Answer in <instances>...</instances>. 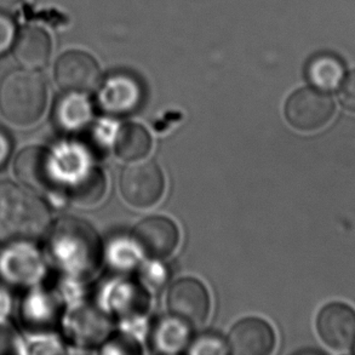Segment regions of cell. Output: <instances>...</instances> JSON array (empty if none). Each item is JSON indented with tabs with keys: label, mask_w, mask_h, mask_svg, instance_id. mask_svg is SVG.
<instances>
[{
	"label": "cell",
	"mask_w": 355,
	"mask_h": 355,
	"mask_svg": "<svg viewBox=\"0 0 355 355\" xmlns=\"http://www.w3.org/2000/svg\"><path fill=\"white\" fill-rule=\"evenodd\" d=\"M317 331L334 351H349L355 346L354 309L346 303H329L318 314Z\"/></svg>",
	"instance_id": "7"
},
{
	"label": "cell",
	"mask_w": 355,
	"mask_h": 355,
	"mask_svg": "<svg viewBox=\"0 0 355 355\" xmlns=\"http://www.w3.org/2000/svg\"><path fill=\"white\" fill-rule=\"evenodd\" d=\"M51 214L42 198L11 182H0V240L27 241L46 234Z\"/></svg>",
	"instance_id": "1"
},
{
	"label": "cell",
	"mask_w": 355,
	"mask_h": 355,
	"mask_svg": "<svg viewBox=\"0 0 355 355\" xmlns=\"http://www.w3.org/2000/svg\"><path fill=\"white\" fill-rule=\"evenodd\" d=\"M92 114V107L87 98L79 92H67L60 98L55 116L64 129H77L85 124Z\"/></svg>",
	"instance_id": "16"
},
{
	"label": "cell",
	"mask_w": 355,
	"mask_h": 355,
	"mask_svg": "<svg viewBox=\"0 0 355 355\" xmlns=\"http://www.w3.org/2000/svg\"><path fill=\"white\" fill-rule=\"evenodd\" d=\"M168 308L189 327H202L210 315V295L197 279H181L168 290Z\"/></svg>",
	"instance_id": "5"
},
{
	"label": "cell",
	"mask_w": 355,
	"mask_h": 355,
	"mask_svg": "<svg viewBox=\"0 0 355 355\" xmlns=\"http://www.w3.org/2000/svg\"><path fill=\"white\" fill-rule=\"evenodd\" d=\"M46 102V83L34 69L14 71L0 83V112L11 124L28 126L37 123Z\"/></svg>",
	"instance_id": "2"
},
{
	"label": "cell",
	"mask_w": 355,
	"mask_h": 355,
	"mask_svg": "<svg viewBox=\"0 0 355 355\" xmlns=\"http://www.w3.org/2000/svg\"><path fill=\"white\" fill-rule=\"evenodd\" d=\"M119 188L125 202L139 209H148L163 197L165 178L162 168L152 160H139L123 168Z\"/></svg>",
	"instance_id": "3"
},
{
	"label": "cell",
	"mask_w": 355,
	"mask_h": 355,
	"mask_svg": "<svg viewBox=\"0 0 355 355\" xmlns=\"http://www.w3.org/2000/svg\"><path fill=\"white\" fill-rule=\"evenodd\" d=\"M16 40V24L14 19L0 11V56L9 51Z\"/></svg>",
	"instance_id": "20"
},
{
	"label": "cell",
	"mask_w": 355,
	"mask_h": 355,
	"mask_svg": "<svg viewBox=\"0 0 355 355\" xmlns=\"http://www.w3.org/2000/svg\"><path fill=\"white\" fill-rule=\"evenodd\" d=\"M55 80L66 92L87 94L101 85V69L90 53L72 50L58 58Z\"/></svg>",
	"instance_id": "6"
},
{
	"label": "cell",
	"mask_w": 355,
	"mask_h": 355,
	"mask_svg": "<svg viewBox=\"0 0 355 355\" xmlns=\"http://www.w3.org/2000/svg\"><path fill=\"white\" fill-rule=\"evenodd\" d=\"M106 191V180L100 170H92L69 187V197L79 205H95Z\"/></svg>",
	"instance_id": "18"
},
{
	"label": "cell",
	"mask_w": 355,
	"mask_h": 355,
	"mask_svg": "<svg viewBox=\"0 0 355 355\" xmlns=\"http://www.w3.org/2000/svg\"><path fill=\"white\" fill-rule=\"evenodd\" d=\"M186 322L178 318L164 319L154 334V343L158 351L176 353L187 347L189 330Z\"/></svg>",
	"instance_id": "17"
},
{
	"label": "cell",
	"mask_w": 355,
	"mask_h": 355,
	"mask_svg": "<svg viewBox=\"0 0 355 355\" xmlns=\"http://www.w3.org/2000/svg\"><path fill=\"white\" fill-rule=\"evenodd\" d=\"M192 354H225L228 353V346L221 337L211 334H205L193 342L189 349Z\"/></svg>",
	"instance_id": "19"
},
{
	"label": "cell",
	"mask_w": 355,
	"mask_h": 355,
	"mask_svg": "<svg viewBox=\"0 0 355 355\" xmlns=\"http://www.w3.org/2000/svg\"><path fill=\"white\" fill-rule=\"evenodd\" d=\"M12 150V142L6 131L0 129V168L4 166L6 162L9 160Z\"/></svg>",
	"instance_id": "22"
},
{
	"label": "cell",
	"mask_w": 355,
	"mask_h": 355,
	"mask_svg": "<svg viewBox=\"0 0 355 355\" xmlns=\"http://www.w3.org/2000/svg\"><path fill=\"white\" fill-rule=\"evenodd\" d=\"M275 334L268 322L246 318L236 322L228 335V353L234 355H267L275 347Z\"/></svg>",
	"instance_id": "9"
},
{
	"label": "cell",
	"mask_w": 355,
	"mask_h": 355,
	"mask_svg": "<svg viewBox=\"0 0 355 355\" xmlns=\"http://www.w3.org/2000/svg\"><path fill=\"white\" fill-rule=\"evenodd\" d=\"M335 111L336 106L331 97L315 87L300 89L285 103L288 124L303 132H314L327 126Z\"/></svg>",
	"instance_id": "4"
},
{
	"label": "cell",
	"mask_w": 355,
	"mask_h": 355,
	"mask_svg": "<svg viewBox=\"0 0 355 355\" xmlns=\"http://www.w3.org/2000/svg\"><path fill=\"white\" fill-rule=\"evenodd\" d=\"M116 154L125 162H139L152 149V137L142 125L126 124L116 134Z\"/></svg>",
	"instance_id": "15"
},
{
	"label": "cell",
	"mask_w": 355,
	"mask_h": 355,
	"mask_svg": "<svg viewBox=\"0 0 355 355\" xmlns=\"http://www.w3.org/2000/svg\"><path fill=\"white\" fill-rule=\"evenodd\" d=\"M142 87L139 80L128 73H116L103 83L98 102L112 114H128L139 106Z\"/></svg>",
	"instance_id": "12"
},
{
	"label": "cell",
	"mask_w": 355,
	"mask_h": 355,
	"mask_svg": "<svg viewBox=\"0 0 355 355\" xmlns=\"http://www.w3.org/2000/svg\"><path fill=\"white\" fill-rule=\"evenodd\" d=\"M15 58L27 69H39L48 64L53 50L49 34L38 27L24 28L15 40Z\"/></svg>",
	"instance_id": "13"
},
{
	"label": "cell",
	"mask_w": 355,
	"mask_h": 355,
	"mask_svg": "<svg viewBox=\"0 0 355 355\" xmlns=\"http://www.w3.org/2000/svg\"><path fill=\"white\" fill-rule=\"evenodd\" d=\"M345 77V63L334 53H318L308 61L306 78L313 87L320 92H331L340 89Z\"/></svg>",
	"instance_id": "14"
},
{
	"label": "cell",
	"mask_w": 355,
	"mask_h": 355,
	"mask_svg": "<svg viewBox=\"0 0 355 355\" xmlns=\"http://www.w3.org/2000/svg\"><path fill=\"white\" fill-rule=\"evenodd\" d=\"M15 175L24 186L48 192L56 181V171L51 154L40 147H27L15 159Z\"/></svg>",
	"instance_id": "11"
},
{
	"label": "cell",
	"mask_w": 355,
	"mask_h": 355,
	"mask_svg": "<svg viewBox=\"0 0 355 355\" xmlns=\"http://www.w3.org/2000/svg\"><path fill=\"white\" fill-rule=\"evenodd\" d=\"M43 261L38 251L26 241H14L0 254V275L15 285H27L38 280Z\"/></svg>",
	"instance_id": "10"
},
{
	"label": "cell",
	"mask_w": 355,
	"mask_h": 355,
	"mask_svg": "<svg viewBox=\"0 0 355 355\" xmlns=\"http://www.w3.org/2000/svg\"><path fill=\"white\" fill-rule=\"evenodd\" d=\"M139 249L152 259H166L180 243V232L170 218L149 216L139 222L132 232Z\"/></svg>",
	"instance_id": "8"
},
{
	"label": "cell",
	"mask_w": 355,
	"mask_h": 355,
	"mask_svg": "<svg viewBox=\"0 0 355 355\" xmlns=\"http://www.w3.org/2000/svg\"><path fill=\"white\" fill-rule=\"evenodd\" d=\"M338 97L347 111L355 113V69L343 79Z\"/></svg>",
	"instance_id": "21"
},
{
	"label": "cell",
	"mask_w": 355,
	"mask_h": 355,
	"mask_svg": "<svg viewBox=\"0 0 355 355\" xmlns=\"http://www.w3.org/2000/svg\"><path fill=\"white\" fill-rule=\"evenodd\" d=\"M10 311V298L6 293L0 290V322L4 319Z\"/></svg>",
	"instance_id": "23"
}]
</instances>
